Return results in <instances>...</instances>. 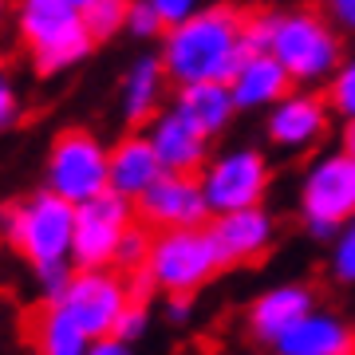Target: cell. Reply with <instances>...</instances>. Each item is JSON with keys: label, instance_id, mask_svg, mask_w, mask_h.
I'll use <instances>...</instances> for the list:
<instances>
[{"label": "cell", "instance_id": "obj_1", "mask_svg": "<svg viewBox=\"0 0 355 355\" xmlns=\"http://www.w3.org/2000/svg\"><path fill=\"white\" fill-rule=\"evenodd\" d=\"M245 8L233 0H209L202 12L190 20L166 28L158 40V55H162L166 71L174 79V87L186 83H229L237 76L245 51Z\"/></svg>", "mask_w": 355, "mask_h": 355}, {"label": "cell", "instance_id": "obj_2", "mask_svg": "<svg viewBox=\"0 0 355 355\" xmlns=\"http://www.w3.org/2000/svg\"><path fill=\"white\" fill-rule=\"evenodd\" d=\"M12 28L32 60V71L44 79L67 76L99 48L83 20V8H76L71 0H16Z\"/></svg>", "mask_w": 355, "mask_h": 355}, {"label": "cell", "instance_id": "obj_3", "mask_svg": "<svg viewBox=\"0 0 355 355\" xmlns=\"http://www.w3.org/2000/svg\"><path fill=\"white\" fill-rule=\"evenodd\" d=\"M268 51L288 67L296 87H324L336 76L340 60L347 55L343 32L324 16V8H308V4H292V8L272 12Z\"/></svg>", "mask_w": 355, "mask_h": 355}, {"label": "cell", "instance_id": "obj_4", "mask_svg": "<svg viewBox=\"0 0 355 355\" xmlns=\"http://www.w3.org/2000/svg\"><path fill=\"white\" fill-rule=\"evenodd\" d=\"M0 241L12 245L28 265H51L71 261L76 241V202L60 198L55 190L40 186L28 198L0 205Z\"/></svg>", "mask_w": 355, "mask_h": 355}, {"label": "cell", "instance_id": "obj_5", "mask_svg": "<svg viewBox=\"0 0 355 355\" xmlns=\"http://www.w3.org/2000/svg\"><path fill=\"white\" fill-rule=\"evenodd\" d=\"M225 253L217 245L214 229L209 225H193V229H158L146 257L158 292H198L202 284L225 268Z\"/></svg>", "mask_w": 355, "mask_h": 355}, {"label": "cell", "instance_id": "obj_6", "mask_svg": "<svg viewBox=\"0 0 355 355\" xmlns=\"http://www.w3.org/2000/svg\"><path fill=\"white\" fill-rule=\"evenodd\" d=\"M300 217L316 241H331L343 221L355 217V158L343 150H328L312 158L300 174Z\"/></svg>", "mask_w": 355, "mask_h": 355}, {"label": "cell", "instance_id": "obj_7", "mask_svg": "<svg viewBox=\"0 0 355 355\" xmlns=\"http://www.w3.org/2000/svg\"><path fill=\"white\" fill-rule=\"evenodd\" d=\"M44 186L76 205L111 190V146L87 127H64L44 158Z\"/></svg>", "mask_w": 355, "mask_h": 355}, {"label": "cell", "instance_id": "obj_8", "mask_svg": "<svg viewBox=\"0 0 355 355\" xmlns=\"http://www.w3.org/2000/svg\"><path fill=\"white\" fill-rule=\"evenodd\" d=\"M198 178H202L205 202L217 217L265 202L268 186H272V162L257 146H229V150L214 154Z\"/></svg>", "mask_w": 355, "mask_h": 355}, {"label": "cell", "instance_id": "obj_9", "mask_svg": "<svg viewBox=\"0 0 355 355\" xmlns=\"http://www.w3.org/2000/svg\"><path fill=\"white\" fill-rule=\"evenodd\" d=\"M139 221V209L119 190H103L91 202L76 205V241L71 265L76 268H111L123 233Z\"/></svg>", "mask_w": 355, "mask_h": 355}, {"label": "cell", "instance_id": "obj_10", "mask_svg": "<svg viewBox=\"0 0 355 355\" xmlns=\"http://www.w3.org/2000/svg\"><path fill=\"white\" fill-rule=\"evenodd\" d=\"M55 304L64 308L91 340L111 336L114 324H119V316H123V308L130 304L127 272H119L114 265L111 268H76L67 292L55 300Z\"/></svg>", "mask_w": 355, "mask_h": 355}, {"label": "cell", "instance_id": "obj_11", "mask_svg": "<svg viewBox=\"0 0 355 355\" xmlns=\"http://www.w3.org/2000/svg\"><path fill=\"white\" fill-rule=\"evenodd\" d=\"M331 111L324 87H292L280 103L265 111V139L284 154L316 150L331 130Z\"/></svg>", "mask_w": 355, "mask_h": 355}, {"label": "cell", "instance_id": "obj_12", "mask_svg": "<svg viewBox=\"0 0 355 355\" xmlns=\"http://www.w3.org/2000/svg\"><path fill=\"white\" fill-rule=\"evenodd\" d=\"M135 209H139V221H146L150 229H193L209 225V217H214V209L205 202L202 178L174 174V170H166L135 202Z\"/></svg>", "mask_w": 355, "mask_h": 355}, {"label": "cell", "instance_id": "obj_13", "mask_svg": "<svg viewBox=\"0 0 355 355\" xmlns=\"http://www.w3.org/2000/svg\"><path fill=\"white\" fill-rule=\"evenodd\" d=\"M174 87V79L166 71L162 55L158 51H142L135 55L123 76H119V87H114V111L127 127H146L154 114L166 107V95Z\"/></svg>", "mask_w": 355, "mask_h": 355}, {"label": "cell", "instance_id": "obj_14", "mask_svg": "<svg viewBox=\"0 0 355 355\" xmlns=\"http://www.w3.org/2000/svg\"><path fill=\"white\" fill-rule=\"evenodd\" d=\"M146 139L154 142V150L162 158V170L174 174H202V166L209 162V135H205L190 114H182L174 103H166L162 111L146 123Z\"/></svg>", "mask_w": 355, "mask_h": 355}, {"label": "cell", "instance_id": "obj_15", "mask_svg": "<svg viewBox=\"0 0 355 355\" xmlns=\"http://www.w3.org/2000/svg\"><path fill=\"white\" fill-rule=\"evenodd\" d=\"M209 229H214L229 265H245V261L265 257L272 237H277V221L265 205H245V209H233V214H217L209 221Z\"/></svg>", "mask_w": 355, "mask_h": 355}, {"label": "cell", "instance_id": "obj_16", "mask_svg": "<svg viewBox=\"0 0 355 355\" xmlns=\"http://www.w3.org/2000/svg\"><path fill=\"white\" fill-rule=\"evenodd\" d=\"M162 174H166L162 158H158L154 142L146 139L142 127H130L123 139H114V146H111V190H119L123 198H130V202H139Z\"/></svg>", "mask_w": 355, "mask_h": 355}, {"label": "cell", "instance_id": "obj_17", "mask_svg": "<svg viewBox=\"0 0 355 355\" xmlns=\"http://www.w3.org/2000/svg\"><path fill=\"white\" fill-rule=\"evenodd\" d=\"M229 87H233V99H237L241 114H249V111H268L296 83H292L288 67L280 64L272 51H249L241 67H237V76L229 79Z\"/></svg>", "mask_w": 355, "mask_h": 355}, {"label": "cell", "instance_id": "obj_18", "mask_svg": "<svg viewBox=\"0 0 355 355\" xmlns=\"http://www.w3.org/2000/svg\"><path fill=\"white\" fill-rule=\"evenodd\" d=\"M312 308H316V296H312L308 284H277V288L261 292L253 300V308H249V331H253L257 340L277 343Z\"/></svg>", "mask_w": 355, "mask_h": 355}, {"label": "cell", "instance_id": "obj_19", "mask_svg": "<svg viewBox=\"0 0 355 355\" xmlns=\"http://www.w3.org/2000/svg\"><path fill=\"white\" fill-rule=\"evenodd\" d=\"M277 355H355V331L331 312H308L277 343Z\"/></svg>", "mask_w": 355, "mask_h": 355}, {"label": "cell", "instance_id": "obj_20", "mask_svg": "<svg viewBox=\"0 0 355 355\" xmlns=\"http://www.w3.org/2000/svg\"><path fill=\"white\" fill-rule=\"evenodd\" d=\"M170 103H174L182 114H190L209 139L225 135V130L237 123V114H241V107H237V99H233V87H229V83H217V79L174 87V99Z\"/></svg>", "mask_w": 355, "mask_h": 355}, {"label": "cell", "instance_id": "obj_21", "mask_svg": "<svg viewBox=\"0 0 355 355\" xmlns=\"http://www.w3.org/2000/svg\"><path fill=\"white\" fill-rule=\"evenodd\" d=\"M32 347L36 355H87L91 336L60 304H44L32 320Z\"/></svg>", "mask_w": 355, "mask_h": 355}, {"label": "cell", "instance_id": "obj_22", "mask_svg": "<svg viewBox=\"0 0 355 355\" xmlns=\"http://www.w3.org/2000/svg\"><path fill=\"white\" fill-rule=\"evenodd\" d=\"M127 12H130V0H91L83 8V20H87L95 44L127 36Z\"/></svg>", "mask_w": 355, "mask_h": 355}, {"label": "cell", "instance_id": "obj_23", "mask_svg": "<svg viewBox=\"0 0 355 355\" xmlns=\"http://www.w3.org/2000/svg\"><path fill=\"white\" fill-rule=\"evenodd\" d=\"M324 95H328L336 119H355V51H347L336 67V76L324 83Z\"/></svg>", "mask_w": 355, "mask_h": 355}, {"label": "cell", "instance_id": "obj_24", "mask_svg": "<svg viewBox=\"0 0 355 355\" xmlns=\"http://www.w3.org/2000/svg\"><path fill=\"white\" fill-rule=\"evenodd\" d=\"M150 245H154V233L146 221H135V225L123 233V241H119V253H114V268L119 272H135V268L146 265V257H150Z\"/></svg>", "mask_w": 355, "mask_h": 355}, {"label": "cell", "instance_id": "obj_25", "mask_svg": "<svg viewBox=\"0 0 355 355\" xmlns=\"http://www.w3.org/2000/svg\"><path fill=\"white\" fill-rule=\"evenodd\" d=\"M331 277L343 280V284H355V217L343 221L340 233L331 237Z\"/></svg>", "mask_w": 355, "mask_h": 355}, {"label": "cell", "instance_id": "obj_26", "mask_svg": "<svg viewBox=\"0 0 355 355\" xmlns=\"http://www.w3.org/2000/svg\"><path fill=\"white\" fill-rule=\"evenodd\" d=\"M71 277H76V265H71V261H51V265L32 268V280H36V292L44 296V304H55L67 292Z\"/></svg>", "mask_w": 355, "mask_h": 355}, {"label": "cell", "instance_id": "obj_27", "mask_svg": "<svg viewBox=\"0 0 355 355\" xmlns=\"http://www.w3.org/2000/svg\"><path fill=\"white\" fill-rule=\"evenodd\" d=\"M166 24L162 16L154 12L146 0H130V12H127V36L139 40V44H154V40H162Z\"/></svg>", "mask_w": 355, "mask_h": 355}, {"label": "cell", "instance_id": "obj_28", "mask_svg": "<svg viewBox=\"0 0 355 355\" xmlns=\"http://www.w3.org/2000/svg\"><path fill=\"white\" fill-rule=\"evenodd\" d=\"M146 328H150V308L142 304V300H130L123 308V316H119L111 336H119V340H127V343H139L146 336Z\"/></svg>", "mask_w": 355, "mask_h": 355}, {"label": "cell", "instance_id": "obj_29", "mask_svg": "<svg viewBox=\"0 0 355 355\" xmlns=\"http://www.w3.org/2000/svg\"><path fill=\"white\" fill-rule=\"evenodd\" d=\"M272 12L277 8H253L245 16V51H268L272 40Z\"/></svg>", "mask_w": 355, "mask_h": 355}, {"label": "cell", "instance_id": "obj_30", "mask_svg": "<svg viewBox=\"0 0 355 355\" xmlns=\"http://www.w3.org/2000/svg\"><path fill=\"white\" fill-rule=\"evenodd\" d=\"M24 119V99H20V87L0 71V135H8Z\"/></svg>", "mask_w": 355, "mask_h": 355}, {"label": "cell", "instance_id": "obj_31", "mask_svg": "<svg viewBox=\"0 0 355 355\" xmlns=\"http://www.w3.org/2000/svg\"><path fill=\"white\" fill-rule=\"evenodd\" d=\"M146 4L162 16L166 28H174V24H182V20H190L193 12H202L209 0H146Z\"/></svg>", "mask_w": 355, "mask_h": 355}, {"label": "cell", "instance_id": "obj_32", "mask_svg": "<svg viewBox=\"0 0 355 355\" xmlns=\"http://www.w3.org/2000/svg\"><path fill=\"white\" fill-rule=\"evenodd\" d=\"M320 8L343 36H355V0H320Z\"/></svg>", "mask_w": 355, "mask_h": 355}, {"label": "cell", "instance_id": "obj_33", "mask_svg": "<svg viewBox=\"0 0 355 355\" xmlns=\"http://www.w3.org/2000/svg\"><path fill=\"white\" fill-rule=\"evenodd\" d=\"M127 288H130V300H150L154 292H158V284H154V277H150V268L142 265V268H135V272H127Z\"/></svg>", "mask_w": 355, "mask_h": 355}, {"label": "cell", "instance_id": "obj_34", "mask_svg": "<svg viewBox=\"0 0 355 355\" xmlns=\"http://www.w3.org/2000/svg\"><path fill=\"white\" fill-rule=\"evenodd\" d=\"M193 316V292H170L166 296V320L170 324H186Z\"/></svg>", "mask_w": 355, "mask_h": 355}, {"label": "cell", "instance_id": "obj_35", "mask_svg": "<svg viewBox=\"0 0 355 355\" xmlns=\"http://www.w3.org/2000/svg\"><path fill=\"white\" fill-rule=\"evenodd\" d=\"M87 355H135V343L119 340V336H99V340H91Z\"/></svg>", "mask_w": 355, "mask_h": 355}, {"label": "cell", "instance_id": "obj_36", "mask_svg": "<svg viewBox=\"0 0 355 355\" xmlns=\"http://www.w3.org/2000/svg\"><path fill=\"white\" fill-rule=\"evenodd\" d=\"M340 150L355 158V119H343V127H340Z\"/></svg>", "mask_w": 355, "mask_h": 355}, {"label": "cell", "instance_id": "obj_37", "mask_svg": "<svg viewBox=\"0 0 355 355\" xmlns=\"http://www.w3.org/2000/svg\"><path fill=\"white\" fill-rule=\"evenodd\" d=\"M12 16V0H0V28H4V20Z\"/></svg>", "mask_w": 355, "mask_h": 355}, {"label": "cell", "instance_id": "obj_38", "mask_svg": "<svg viewBox=\"0 0 355 355\" xmlns=\"http://www.w3.org/2000/svg\"><path fill=\"white\" fill-rule=\"evenodd\" d=\"M71 4H76V8H87V4H91V0H71Z\"/></svg>", "mask_w": 355, "mask_h": 355}, {"label": "cell", "instance_id": "obj_39", "mask_svg": "<svg viewBox=\"0 0 355 355\" xmlns=\"http://www.w3.org/2000/svg\"><path fill=\"white\" fill-rule=\"evenodd\" d=\"M0 71H4V60H0Z\"/></svg>", "mask_w": 355, "mask_h": 355}]
</instances>
